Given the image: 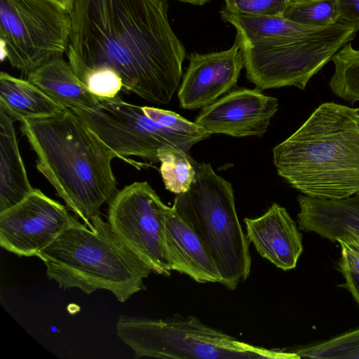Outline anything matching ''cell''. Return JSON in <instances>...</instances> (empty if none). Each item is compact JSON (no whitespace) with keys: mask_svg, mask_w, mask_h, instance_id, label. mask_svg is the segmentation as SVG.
I'll return each mask as SVG.
<instances>
[{"mask_svg":"<svg viewBox=\"0 0 359 359\" xmlns=\"http://www.w3.org/2000/svg\"><path fill=\"white\" fill-rule=\"evenodd\" d=\"M168 11L167 0H75L66 53L74 73L110 68L126 90L168 104L180 86L186 50Z\"/></svg>","mask_w":359,"mask_h":359,"instance_id":"cell-1","label":"cell"},{"mask_svg":"<svg viewBox=\"0 0 359 359\" xmlns=\"http://www.w3.org/2000/svg\"><path fill=\"white\" fill-rule=\"evenodd\" d=\"M36 153V168L90 229L102 206L118 191L111 161L118 155L69 109L20 122Z\"/></svg>","mask_w":359,"mask_h":359,"instance_id":"cell-2","label":"cell"},{"mask_svg":"<svg viewBox=\"0 0 359 359\" xmlns=\"http://www.w3.org/2000/svg\"><path fill=\"white\" fill-rule=\"evenodd\" d=\"M278 174L302 194L342 199L359 194V111L335 102L318 107L273 149Z\"/></svg>","mask_w":359,"mask_h":359,"instance_id":"cell-3","label":"cell"},{"mask_svg":"<svg viewBox=\"0 0 359 359\" xmlns=\"http://www.w3.org/2000/svg\"><path fill=\"white\" fill-rule=\"evenodd\" d=\"M92 224L93 230L74 217L36 257L60 288H78L86 294L105 290L123 303L145 288L144 280L152 271L100 215Z\"/></svg>","mask_w":359,"mask_h":359,"instance_id":"cell-4","label":"cell"},{"mask_svg":"<svg viewBox=\"0 0 359 359\" xmlns=\"http://www.w3.org/2000/svg\"><path fill=\"white\" fill-rule=\"evenodd\" d=\"M189 189L176 195L172 208L189 224L208 250L222 278L234 290L250 273L252 259L239 222L231 184L210 163L195 166Z\"/></svg>","mask_w":359,"mask_h":359,"instance_id":"cell-5","label":"cell"},{"mask_svg":"<svg viewBox=\"0 0 359 359\" xmlns=\"http://www.w3.org/2000/svg\"><path fill=\"white\" fill-rule=\"evenodd\" d=\"M118 338L136 358L172 359L298 358L286 350L267 349L238 340L193 316L165 319L122 315Z\"/></svg>","mask_w":359,"mask_h":359,"instance_id":"cell-6","label":"cell"},{"mask_svg":"<svg viewBox=\"0 0 359 359\" xmlns=\"http://www.w3.org/2000/svg\"><path fill=\"white\" fill-rule=\"evenodd\" d=\"M357 31L335 23L299 39L252 43L239 40L246 76L260 90L285 86L304 90Z\"/></svg>","mask_w":359,"mask_h":359,"instance_id":"cell-7","label":"cell"},{"mask_svg":"<svg viewBox=\"0 0 359 359\" xmlns=\"http://www.w3.org/2000/svg\"><path fill=\"white\" fill-rule=\"evenodd\" d=\"M70 13L52 0H0L1 60L27 74L67 53Z\"/></svg>","mask_w":359,"mask_h":359,"instance_id":"cell-8","label":"cell"},{"mask_svg":"<svg viewBox=\"0 0 359 359\" xmlns=\"http://www.w3.org/2000/svg\"><path fill=\"white\" fill-rule=\"evenodd\" d=\"M78 115L88 128L118 158L140 170L149 164L128 160L134 156L159 162L158 151L165 144L175 145L187 154L182 142L170 130L151 119L143 107L123 101L118 95L101 99L90 107L67 108Z\"/></svg>","mask_w":359,"mask_h":359,"instance_id":"cell-9","label":"cell"},{"mask_svg":"<svg viewBox=\"0 0 359 359\" xmlns=\"http://www.w3.org/2000/svg\"><path fill=\"white\" fill-rule=\"evenodd\" d=\"M171 207L147 182H135L118 191L109 203L108 222L118 238L152 272L169 276L163 227Z\"/></svg>","mask_w":359,"mask_h":359,"instance_id":"cell-10","label":"cell"},{"mask_svg":"<svg viewBox=\"0 0 359 359\" xmlns=\"http://www.w3.org/2000/svg\"><path fill=\"white\" fill-rule=\"evenodd\" d=\"M74 217L41 190L0 212V245L19 257L36 256L67 226Z\"/></svg>","mask_w":359,"mask_h":359,"instance_id":"cell-11","label":"cell"},{"mask_svg":"<svg viewBox=\"0 0 359 359\" xmlns=\"http://www.w3.org/2000/svg\"><path fill=\"white\" fill-rule=\"evenodd\" d=\"M261 91L257 88L231 91L203 107L194 122L211 135L260 137L278 109V99Z\"/></svg>","mask_w":359,"mask_h":359,"instance_id":"cell-12","label":"cell"},{"mask_svg":"<svg viewBox=\"0 0 359 359\" xmlns=\"http://www.w3.org/2000/svg\"><path fill=\"white\" fill-rule=\"evenodd\" d=\"M177 97L184 109L203 108L231 90L244 67L240 41L228 50L205 54L191 53Z\"/></svg>","mask_w":359,"mask_h":359,"instance_id":"cell-13","label":"cell"},{"mask_svg":"<svg viewBox=\"0 0 359 359\" xmlns=\"http://www.w3.org/2000/svg\"><path fill=\"white\" fill-rule=\"evenodd\" d=\"M243 221L248 241L263 258L283 271L297 266L304 250L302 234L284 207L274 203L262 215Z\"/></svg>","mask_w":359,"mask_h":359,"instance_id":"cell-14","label":"cell"},{"mask_svg":"<svg viewBox=\"0 0 359 359\" xmlns=\"http://www.w3.org/2000/svg\"><path fill=\"white\" fill-rule=\"evenodd\" d=\"M163 245L172 271L187 275L199 283H222V276L208 250L172 207L164 222Z\"/></svg>","mask_w":359,"mask_h":359,"instance_id":"cell-15","label":"cell"},{"mask_svg":"<svg viewBox=\"0 0 359 359\" xmlns=\"http://www.w3.org/2000/svg\"><path fill=\"white\" fill-rule=\"evenodd\" d=\"M299 230L313 232L331 242L348 233L359 234V194L342 199L297 197Z\"/></svg>","mask_w":359,"mask_h":359,"instance_id":"cell-16","label":"cell"},{"mask_svg":"<svg viewBox=\"0 0 359 359\" xmlns=\"http://www.w3.org/2000/svg\"><path fill=\"white\" fill-rule=\"evenodd\" d=\"M26 75L27 80L66 109L90 107L100 100L79 79L63 56L48 60Z\"/></svg>","mask_w":359,"mask_h":359,"instance_id":"cell-17","label":"cell"},{"mask_svg":"<svg viewBox=\"0 0 359 359\" xmlns=\"http://www.w3.org/2000/svg\"><path fill=\"white\" fill-rule=\"evenodd\" d=\"M14 121L0 108V212L22 201L34 189L20 153Z\"/></svg>","mask_w":359,"mask_h":359,"instance_id":"cell-18","label":"cell"},{"mask_svg":"<svg viewBox=\"0 0 359 359\" xmlns=\"http://www.w3.org/2000/svg\"><path fill=\"white\" fill-rule=\"evenodd\" d=\"M0 108L14 121L48 117L66 108L27 79L0 74Z\"/></svg>","mask_w":359,"mask_h":359,"instance_id":"cell-19","label":"cell"},{"mask_svg":"<svg viewBox=\"0 0 359 359\" xmlns=\"http://www.w3.org/2000/svg\"><path fill=\"white\" fill-rule=\"evenodd\" d=\"M220 15L223 21L236 28L239 40L248 43L299 39L323 29L300 25L283 16L239 14L224 8Z\"/></svg>","mask_w":359,"mask_h":359,"instance_id":"cell-20","label":"cell"},{"mask_svg":"<svg viewBox=\"0 0 359 359\" xmlns=\"http://www.w3.org/2000/svg\"><path fill=\"white\" fill-rule=\"evenodd\" d=\"M158 158L165 189L176 195L187 191L196 175L195 166L188 154L175 145L167 144L159 150Z\"/></svg>","mask_w":359,"mask_h":359,"instance_id":"cell-21","label":"cell"},{"mask_svg":"<svg viewBox=\"0 0 359 359\" xmlns=\"http://www.w3.org/2000/svg\"><path fill=\"white\" fill-rule=\"evenodd\" d=\"M285 350L299 358L359 359V327L325 340Z\"/></svg>","mask_w":359,"mask_h":359,"instance_id":"cell-22","label":"cell"},{"mask_svg":"<svg viewBox=\"0 0 359 359\" xmlns=\"http://www.w3.org/2000/svg\"><path fill=\"white\" fill-rule=\"evenodd\" d=\"M283 17L308 27L324 28L337 23L335 0H294Z\"/></svg>","mask_w":359,"mask_h":359,"instance_id":"cell-23","label":"cell"},{"mask_svg":"<svg viewBox=\"0 0 359 359\" xmlns=\"http://www.w3.org/2000/svg\"><path fill=\"white\" fill-rule=\"evenodd\" d=\"M142 107L151 119L167 128L182 142L187 153L194 144L211 135L195 122H191L174 111L153 107Z\"/></svg>","mask_w":359,"mask_h":359,"instance_id":"cell-24","label":"cell"},{"mask_svg":"<svg viewBox=\"0 0 359 359\" xmlns=\"http://www.w3.org/2000/svg\"><path fill=\"white\" fill-rule=\"evenodd\" d=\"M79 79L93 95L101 99L114 98L123 88L121 76L107 67L89 71L79 77Z\"/></svg>","mask_w":359,"mask_h":359,"instance_id":"cell-25","label":"cell"},{"mask_svg":"<svg viewBox=\"0 0 359 359\" xmlns=\"http://www.w3.org/2000/svg\"><path fill=\"white\" fill-rule=\"evenodd\" d=\"M226 11L250 15L283 16L294 0H224Z\"/></svg>","mask_w":359,"mask_h":359,"instance_id":"cell-26","label":"cell"},{"mask_svg":"<svg viewBox=\"0 0 359 359\" xmlns=\"http://www.w3.org/2000/svg\"><path fill=\"white\" fill-rule=\"evenodd\" d=\"M337 23L348 25L359 29V0H335Z\"/></svg>","mask_w":359,"mask_h":359,"instance_id":"cell-27","label":"cell"},{"mask_svg":"<svg viewBox=\"0 0 359 359\" xmlns=\"http://www.w3.org/2000/svg\"><path fill=\"white\" fill-rule=\"evenodd\" d=\"M340 272L345 280L341 286L346 288L351 293L359 306V269Z\"/></svg>","mask_w":359,"mask_h":359,"instance_id":"cell-28","label":"cell"},{"mask_svg":"<svg viewBox=\"0 0 359 359\" xmlns=\"http://www.w3.org/2000/svg\"><path fill=\"white\" fill-rule=\"evenodd\" d=\"M60 5L69 13L71 12L75 0H52Z\"/></svg>","mask_w":359,"mask_h":359,"instance_id":"cell-29","label":"cell"},{"mask_svg":"<svg viewBox=\"0 0 359 359\" xmlns=\"http://www.w3.org/2000/svg\"><path fill=\"white\" fill-rule=\"evenodd\" d=\"M180 2L191 4L193 5L203 6L210 0H177Z\"/></svg>","mask_w":359,"mask_h":359,"instance_id":"cell-30","label":"cell"},{"mask_svg":"<svg viewBox=\"0 0 359 359\" xmlns=\"http://www.w3.org/2000/svg\"><path fill=\"white\" fill-rule=\"evenodd\" d=\"M358 111H359V107L358 108Z\"/></svg>","mask_w":359,"mask_h":359,"instance_id":"cell-31","label":"cell"}]
</instances>
